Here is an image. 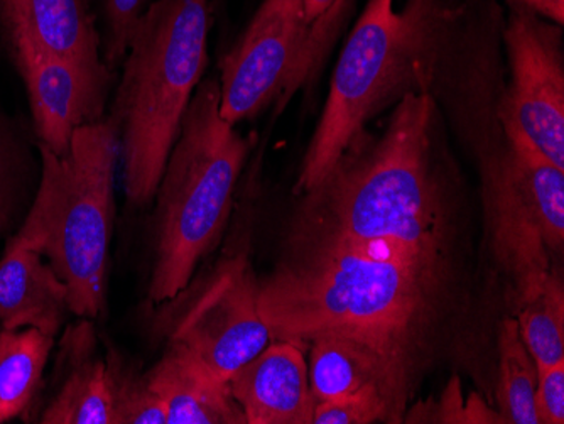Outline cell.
<instances>
[{"label":"cell","mask_w":564,"mask_h":424,"mask_svg":"<svg viewBox=\"0 0 564 424\" xmlns=\"http://www.w3.org/2000/svg\"><path fill=\"white\" fill-rule=\"evenodd\" d=\"M434 100L411 91L379 138L358 135L323 182L303 193L288 236L388 256L438 272L445 221L431 157Z\"/></svg>","instance_id":"cell-1"},{"label":"cell","mask_w":564,"mask_h":424,"mask_svg":"<svg viewBox=\"0 0 564 424\" xmlns=\"http://www.w3.org/2000/svg\"><path fill=\"white\" fill-rule=\"evenodd\" d=\"M434 284L436 274L399 259L288 236L259 283V312L272 340L304 345L333 331L409 357Z\"/></svg>","instance_id":"cell-2"},{"label":"cell","mask_w":564,"mask_h":424,"mask_svg":"<svg viewBox=\"0 0 564 424\" xmlns=\"http://www.w3.org/2000/svg\"><path fill=\"white\" fill-rule=\"evenodd\" d=\"M208 0H158L135 26L117 91L126 195L144 207L158 186L183 117L208 63Z\"/></svg>","instance_id":"cell-3"},{"label":"cell","mask_w":564,"mask_h":424,"mask_svg":"<svg viewBox=\"0 0 564 424\" xmlns=\"http://www.w3.org/2000/svg\"><path fill=\"white\" fill-rule=\"evenodd\" d=\"M448 12L438 0H369L341 50L328 100L304 154L296 193L312 192L380 110L426 91Z\"/></svg>","instance_id":"cell-4"},{"label":"cell","mask_w":564,"mask_h":424,"mask_svg":"<svg viewBox=\"0 0 564 424\" xmlns=\"http://www.w3.org/2000/svg\"><path fill=\"white\" fill-rule=\"evenodd\" d=\"M249 142L220 113V84L196 88L156 192V261L149 302L182 293L220 240Z\"/></svg>","instance_id":"cell-5"},{"label":"cell","mask_w":564,"mask_h":424,"mask_svg":"<svg viewBox=\"0 0 564 424\" xmlns=\"http://www.w3.org/2000/svg\"><path fill=\"white\" fill-rule=\"evenodd\" d=\"M119 153L113 117L76 129L66 156L41 148L40 189L15 236L50 259L68 287L69 312L80 318L97 319L106 312Z\"/></svg>","instance_id":"cell-6"},{"label":"cell","mask_w":564,"mask_h":424,"mask_svg":"<svg viewBox=\"0 0 564 424\" xmlns=\"http://www.w3.org/2000/svg\"><path fill=\"white\" fill-rule=\"evenodd\" d=\"M502 128L506 148L485 164V214L494 256L519 308L543 290L553 272L551 258L563 252L564 170L521 129Z\"/></svg>","instance_id":"cell-7"},{"label":"cell","mask_w":564,"mask_h":424,"mask_svg":"<svg viewBox=\"0 0 564 424\" xmlns=\"http://www.w3.org/2000/svg\"><path fill=\"white\" fill-rule=\"evenodd\" d=\"M160 315L167 344L182 345L228 381L272 340L259 312V281L246 254L221 259Z\"/></svg>","instance_id":"cell-8"},{"label":"cell","mask_w":564,"mask_h":424,"mask_svg":"<svg viewBox=\"0 0 564 424\" xmlns=\"http://www.w3.org/2000/svg\"><path fill=\"white\" fill-rule=\"evenodd\" d=\"M304 0H264L221 63L220 113L228 123L279 107L312 77Z\"/></svg>","instance_id":"cell-9"},{"label":"cell","mask_w":564,"mask_h":424,"mask_svg":"<svg viewBox=\"0 0 564 424\" xmlns=\"http://www.w3.org/2000/svg\"><path fill=\"white\" fill-rule=\"evenodd\" d=\"M510 80L500 120L564 170V62L561 26L512 6L506 28Z\"/></svg>","instance_id":"cell-10"},{"label":"cell","mask_w":564,"mask_h":424,"mask_svg":"<svg viewBox=\"0 0 564 424\" xmlns=\"http://www.w3.org/2000/svg\"><path fill=\"white\" fill-rule=\"evenodd\" d=\"M30 94L41 148L66 156L76 129L100 122L110 72L106 63L69 62L41 53L15 55Z\"/></svg>","instance_id":"cell-11"},{"label":"cell","mask_w":564,"mask_h":424,"mask_svg":"<svg viewBox=\"0 0 564 424\" xmlns=\"http://www.w3.org/2000/svg\"><path fill=\"white\" fill-rule=\"evenodd\" d=\"M307 378L315 403L379 389L401 413L408 399L409 357L344 334L310 340Z\"/></svg>","instance_id":"cell-12"},{"label":"cell","mask_w":564,"mask_h":424,"mask_svg":"<svg viewBox=\"0 0 564 424\" xmlns=\"http://www.w3.org/2000/svg\"><path fill=\"white\" fill-rule=\"evenodd\" d=\"M247 424H313L315 398L300 345L272 341L228 379Z\"/></svg>","instance_id":"cell-13"},{"label":"cell","mask_w":564,"mask_h":424,"mask_svg":"<svg viewBox=\"0 0 564 424\" xmlns=\"http://www.w3.org/2000/svg\"><path fill=\"white\" fill-rule=\"evenodd\" d=\"M15 55L41 53L100 65V37L85 0H0Z\"/></svg>","instance_id":"cell-14"},{"label":"cell","mask_w":564,"mask_h":424,"mask_svg":"<svg viewBox=\"0 0 564 424\" xmlns=\"http://www.w3.org/2000/svg\"><path fill=\"white\" fill-rule=\"evenodd\" d=\"M145 379L166 407L167 424H247L228 381L182 345L167 344Z\"/></svg>","instance_id":"cell-15"},{"label":"cell","mask_w":564,"mask_h":424,"mask_svg":"<svg viewBox=\"0 0 564 424\" xmlns=\"http://www.w3.org/2000/svg\"><path fill=\"white\" fill-rule=\"evenodd\" d=\"M68 287L43 256L18 237L0 259V325L4 330L37 328L55 338L65 322Z\"/></svg>","instance_id":"cell-16"},{"label":"cell","mask_w":564,"mask_h":424,"mask_svg":"<svg viewBox=\"0 0 564 424\" xmlns=\"http://www.w3.org/2000/svg\"><path fill=\"white\" fill-rule=\"evenodd\" d=\"M62 341L65 379L41 416L44 424H113L107 362L97 354L91 319L82 318Z\"/></svg>","instance_id":"cell-17"},{"label":"cell","mask_w":564,"mask_h":424,"mask_svg":"<svg viewBox=\"0 0 564 424\" xmlns=\"http://www.w3.org/2000/svg\"><path fill=\"white\" fill-rule=\"evenodd\" d=\"M55 338L37 328L0 334V423L30 410Z\"/></svg>","instance_id":"cell-18"},{"label":"cell","mask_w":564,"mask_h":424,"mask_svg":"<svg viewBox=\"0 0 564 424\" xmlns=\"http://www.w3.org/2000/svg\"><path fill=\"white\" fill-rule=\"evenodd\" d=\"M499 403L506 423L540 424L534 407L538 367L519 334L516 318H506L499 334Z\"/></svg>","instance_id":"cell-19"},{"label":"cell","mask_w":564,"mask_h":424,"mask_svg":"<svg viewBox=\"0 0 564 424\" xmlns=\"http://www.w3.org/2000/svg\"><path fill=\"white\" fill-rule=\"evenodd\" d=\"M516 322L538 369L564 360V287L556 272L531 302L519 306Z\"/></svg>","instance_id":"cell-20"},{"label":"cell","mask_w":564,"mask_h":424,"mask_svg":"<svg viewBox=\"0 0 564 424\" xmlns=\"http://www.w3.org/2000/svg\"><path fill=\"white\" fill-rule=\"evenodd\" d=\"M113 424H167L166 407L149 385L145 373L127 363L119 354L107 352Z\"/></svg>","instance_id":"cell-21"},{"label":"cell","mask_w":564,"mask_h":424,"mask_svg":"<svg viewBox=\"0 0 564 424\" xmlns=\"http://www.w3.org/2000/svg\"><path fill=\"white\" fill-rule=\"evenodd\" d=\"M404 420L388 395L379 389H366L344 398L316 403L313 424H370L376 421L399 423Z\"/></svg>","instance_id":"cell-22"},{"label":"cell","mask_w":564,"mask_h":424,"mask_svg":"<svg viewBox=\"0 0 564 424\" xmlns=\"http://www.w3.org/2000/svg\"><path fill=\"white\" fill-rule=\"evenodd\" d=\"M148 2L149 0H106V56L113 65L126 58L135 26L148 11Z\"/></svg>","instance_id":"cell-23"},{"label":"cell","mask_w":564,"mask_h":424,"mask_svg":"<svg viewBox=\"0 0 564 424\" xmlns=\"http://www.w3.org/2000/svg\"><path fill=\"white\" fill-rule=\"evenodd\" d=\"M348 0H304V19L310 26V63L312 75L322 63L323 55L337 34Z\"/></svg>","instance_id":"cell-24"},{"label":"cell","mask_w":564,"mask_h":424,"mask_svg":"<svg viewBox=\"0 0 564 424\" xmlns=\"http://www.w3.org/2000/svg\"><path fill=\"white\" fill-rule=\"evenodd\" d=\"M534 407L540 424L564 423V360L538 369Z\"/></svg>","instance_id":"cell-25"},{"label":"cell","mask_w":564,"mask_h":424,"mask_svg":"<svg viewBox=\"0 0 564 424\" xmlns=\"http://www.w3.org/2000/svg\"><path fill=\"white\" fill-rule=\"evenodd\" d=\"M436 411L438 414L430 420H434V423H506L502 414L490 411L478 395H471L467 404L462 403L456 382H453L452 388L445 392Z\"/></svg>","instance_id":"cell-26"},{"label":"cell","mask_w":564,"mask_h":424,"mask_svg":"<svg viewBox=\"0 0 564 424\" xmlns=\"http://www.w3.org/2000/svg\"><path fill=\"white\" fill-rule=\"evenodd\" d=\"M509 4L528 9L556 26H563L564 0H509Z\"/></svg>","instance_id":"cell-27"},{"label":"cell","mask_w":564,"mask_h":424,"mask_svg":"<svg viewBox=\"0 0 564 424\" xmlns=\"http://www.w3.org/2000/svg\"><path fill=\"white\" fill-rule=\"evenodd\" d=\"M4 164H2V154H0V227L4 224Z\"/></svg>","instance_id":"cell-28"}]
</instances>
